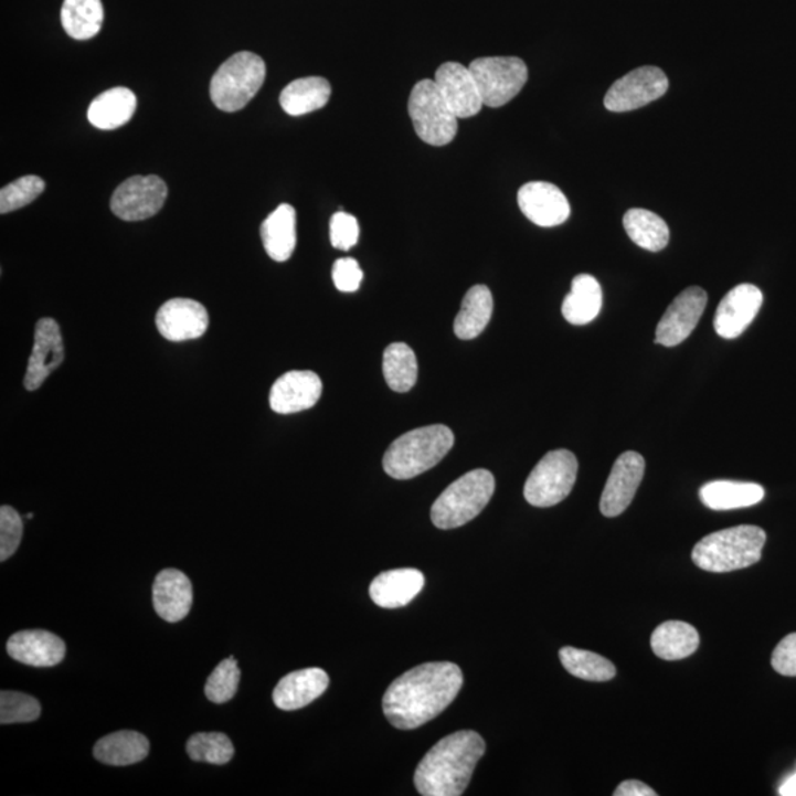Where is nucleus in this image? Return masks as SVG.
I'll list each match as a JSON object with an SVG mask.
<instances>
[{
	"instance_id": "f257e3e1",
	"label": "nucleus",
	"mask_w": 796,
	"mask_h": 796,
	"mask_svg": "<svg viewBox=\"0 0 796 796\" xmlns=\"http://www.w3.org/2000/svg\"><path fill=\"white\" fill-rule=\"evenodd\" d=\"M461 684L464 672L456 664H422L393 681L382 699V710L395 729H417L442 714Z\"/></svg>"
},
{
	"instance_id": "f03ea898",
	"label": "nucleus",
	"mask_w": 796,
	"mask_h": 796,
	"mask_svg": "<svg viewBox=\"0 0 796 796\" xmlns=\"http://www.w3.org/2000/svg\"><path fill=\"white\" fill-rule=\"evenodd\" d=\"M486 742L473 730L448 734L417 765L415 786L424 796H460L468 787Z\"/></svg>"
},
{
	"instance_id": "7ed1b4c3",
	"label": "nucleus",
	"mask_w": 796,
	"mask_h": 796,
	"mask_svg": "<svg viewBox=\"0 0 796 796\" xmlns=\"http://www.w3.org/2000/svg\"><path fill=\"white\" fill-rule=\"evenodd\" d=\"M767 534L763 528L739 526L715 531L693 548L692 561L708 573H732L760 562Z\"/></svg>"
},
{
	"instance_id": "20e7f679",
	"label": "nucleus",
	"mask_w": 796,
	"mask_h": 796,
	"mask_svg": "<svg viewBox=\"0 0 796 796\" xmlns=\"http://www.w3.org/2000/svg\"><path fill=\"white\" fill-rule=\"evenodd\" d=\"M453 444L455 435L446 425L408 431L391 444L382 465L391 478H415L438 465L452 450Z\"/></svg>"
},
{
	"instance_id": "39448f33",
	"label": "nucleus",
	"mask_w": 796,
	"mask_h": 796,
	"mask_svg": "<svg viewBox=\"0 0 796 796\" xmlns=\"http://www.w3.org/2000/svg\"><path fill=\"white\" fill-rule=\"evenodd\" d=\"M496 481L490 470L474 469L456 479L439 495L431 508V519L439 530H453L473 521L495 495Z\"/></svg>"
},
{
	"instance_id": "423d86ee",
	"label": "nucleus",
	"mask_w": 796,
	"mask_h": 796,
	"mask_svg": "<svg viewBox=\"0 0 796 796\" xmlns=\"http://www.w3.org/2000/svg\"><path fill=\"white\" fill-rule=\"evenodd\" d=\"M266 81V64L253 52H237L224 61L210 83L213 104L224 113L246 107Z\"/></svg>"
},
{
	"instance_id": "0eeeda50",
	"label": "nucleus",
	"mask_w": 796,
	"mask_h": 796,
	"mask_svg": "<svg viewBox=\"0 0 796 796\" xmlns=\"http://www.w3.org/2000/svg\"><path fill=\"white\" fill-rule=\"evenodd\" d=\"M407 108L416 135L425 144L444 147L456 138L459 118L443 98L434 81L425 78L416 83L408 98Z\"/></svg>"
},
{
	"instance_id": "6e6552de",
	"label": "nucleus",
	"mask_w": 796,
	"mask_h": 796,
	"mask_svg": "<svg viewBox=\"0 0 796 796\" xmlns=\"http://www.w3.org/2000/svg\"><path fill=\"white\" fill-rule=\"evenodd\" d=\"M579 461L570 450L549 452L527 478L523 497L535 508H551L570 496L577 481Z\"/></svg>"
},
{
	"instance_id": "1a4fd4ad",
	"label": "nucleus",
	"mask_w": 796,
	"mask_h": 796,
	"mask_svg": "<svg viewBox=\"0 0 796 796\" xmlns=\"http://www.w3.org/2000/svg\"><path fill=\"white\" fill-rule=\"evenodd\" d=\"M468 67L484 105L490 108L509 104L528 81L527 65L517 56H487L473 61Z\"/></svg>"
},
{
	"instance_id": "9d476101",
	"label": "nucleus",
	"mask_w": 796,
	"mask_h": 796,
	"mask_svg": "<svg viewBox=\"0 0 796 796\" xmlns=\"http://www.w3.org/2000/svg\"><path fill=\"white\" fill-rule=\"evenodd\" d=\"M167 195L169 189L158 176H134L113 193L112 211L126 222H140L160 213Z\"/></svg>"
},
{
	"instance_id": "9b49d317",
	"label": "nucleus",
	"mask_w": 796,
	"mask_h": 796,
	"mask_svg": "<svg viewBox=\"0 0 796 796\" xmlns=\"http://www.w3.org/2000/svg\"><path fill=\"white\" fill-rule=\"evenodd\" d=\"M668 78L661 68L645 65L618 78L605 95V108L627 113L661 98L668 91Z\"/></svg>"
},
{
	"instance_id": "f8f14e48",
	"label": "nucleus",
	"mask_w": 796,
	"mask_h": 796,
	"mask_svg": "<svg viewBox=\"0 0 796 796\" xmlns=\"http://www.w3.org/2000/svg\"><path fill=\"white\" fill-rule=\"evenodd\" d=\"M707 303L705 289L690 287L680 293L659 320L655 342L664 347H676L688 340L698 327Z\"/></svg>"
},
{
	"instance_id": "ddd939ff",
	"label": "nucleus",
	"mask_w": 796,
	"mask_h": 796,
	"mask_svg": "<svg viewBox=\"0 0 796 796\" xmlns=\"http://www.w3.org/2000/svg\"><path fill=\"white\" fill-rule=\"evenodd\" d=\"M644 475V456L636 452L623 453L615 461L602 492L601 512L606 518L619 517L635 499Z\"/></svg>"
},
{
	"instance_id": "4468645a",
	"label": "nucleus",
	"mask_w": 796,
	"mask_h": 796,
	"mask_svg": "<svg viewBox=\"0 0 796 796\" xmlns=\"http://www.w3.org/2000/svg\"><path fill=\"white\" fill-rule=\"evenodd\" d=\"M64 358V341L60 325L51 318L39 320L36 329H34L32 355H30L28 372L24 376L25 390L41 389L51 373L61 367Z\"/></svg>"
},
{
	"instance_id": "2eb2a0df",
	"label": "nucleus",
	"mask_w": 796,
	"mask_h": 796,
	"mask_svg": "<svg viewBox=\"0 0 796 796\" xmlns=\"http://www.w3.org/2000/svg\"><path fill=\"white\" fill-rule=\"evenodd\" d=\"M763 293L751 284H742L725 294L717 309L714 329L724 340H734L754 322L763 306Z\"/></svg>"
},
{
	"instance_id": "dca6fc26",
	"label": "nucleus",
	"mask_w": 796,
	"mask_h": 796,
	"mask_svg": "<svg viewBox=\"0 0 796 796\" xmlns=\"http://www.w3.org/2000/svg\"><path fill=\"white\" fill-rule=\"evenodd\" d=\"M156 323L158 332L166 340L173 342L197 340L209 329V311L195 300L173 298L158 310Z\"/></svg>"
},
{
	"instance_id": "f3484780",
	"label": "nucleus",
	"mask_w": 796,
	"mask_h": 796,
	"mask_svg": "<svg viewBox=\"0 0 796 796\" xmlns=\"http://www.w3.org/2000/svg\"><path fill=\"white\" fill-rule=\"evenodd\" d=\"M518 204L530 222L542 227H555L565 223L571 206L564 192L553 183L530 182L518 192Z\"/></svg>"
},
{
	"instance_id": "a211bd4d",
	"label": "nucleus",
	"mask_w": 796,
	"mask_h": 796,
	"mask_svg": "<svg viewBox=\"0 0 796 796\" xmlns=\"http://www.w3.org/2000/svg\"><path fill=\"white\" fill-rule=\"evenodd\" d=\"M434 82L457 118L474 117L481 112V94L469 67L459 63L439 65Z\"/></svg>"
},
{
	"instance_id": "6ab92c4d",
	"label": "nucleus",
	"mask_w": 796,
	"mask_h": 796,
	"mask_svg": "<svg viewBox=\"0 0 796 796\" xmlns=\"http://www.w3.org/2000/svg\"><path fill=\"white\" fill-rule=\"evenodd\" d=\"M322 390V381L315 372H287L272 386L269 395L272 411L280 415L307 411L319 402Z\"/></svg>"
},
{
	"instance_id": "aec40b11",
	"label": "nucleus",
	"mask_w": 796,
	"mask_h": 796,
	"mask_svg": "<svg viewBox=\"0 0 796 796\" xmlns=\"http://www.w3.org/2000/svg\"><path fill=\"white\" fill-rule=\"evenodd\" d=\"M191 580L174 569L162 570L152 586V604L156 613L167 623H179L192 608Z\"/></svg>"
},
{
	"instance_id": "412c9836",
	"label": "nucleus",
	"mask_w": 796,
	"mask_h": 796,
	"mask_svg": "<svg viewBox=\"0 0 796 796\" xmlns=\"http://www.w3.org/2000/svg\"><path fill=\"white\" fill-rule=\"evenodd\" d=\"M12 659L25 666L54 667L65 658V644L54 633L24 630L15 633L7 644Z\"/></svg>"
},
{
	"instance_id": "4be33fe9",
	"label": "nucleus",
	"mask_w": 796,
	"mask_h": 796,
	"mask_svg": "<svg viewBox=\"0 0 796 796\" xmlns=\"http://www.w3.org/2000/svg\"><path fill=\"white\" fill-rule=\"evenodd\" d=\"M329 676L322 668H306L289 672L276 684L275 705L283 711H296L310 705L327 692Z\"/></svg>"
},
{
	"instance_id": "5701e85b",
	"label": "nucleus",
	"mask_w": 796,
	"mask_h": 796,
	"mask_svg": "<svg viewBox=\"0 0 796 796\" xmlns=\"http://www.w3.org/2000/svg\"><path fill=\"white\" fill-rule=\"evenodd\" d=\"M424 584L425 577L420 570H391L373 579L369 593L381 608L397 609L411 604Z\"/></svg>"
},
{
	"instance_id": "b1692460",
	"label": "nucleus",
	"mask_w": 796,
	"mask_h": 796,
	"mask_svg": "<svg viewBox=\"0 0 796 796\" xmlns=\"http://www.w3.org/2000/svg\"><path fill=\"white\" fill-rule=\"evenodd\" d=\"M297 214L293 205L283 204L264 220L259 235L264 250L275 262L284 263L291 258L297 245Z\"/></svg>"
},
{
	"instance_id": "393cba45",
	"label": "nucleus",
	"mask_w": 796,
	"mask_h": 796,
	"mask_svg": "<svg viewBox=\"0 0 796 796\" xmlns=\"http://www.w3.org/2000/svg\"><path fill=\"white\" fill-rule=\"evenodd\" d=\"M138 108L136 95L127 87H113L96 96L87 109V118L96 129L114 130L131 120Z\"/></svg>"
},
{
	"instance_id": "a878e982",
	"label": "nucleus",
	"mask_w": 796,
	"mask_h": 796,
	"mask_svg": "<svg viewBox=\"0 0 796 796\" xmlns=\"http://www.w3.org/2000/svg\"><path fill=\"white\" fill-rule=\"evenodd\" d=\"M602 301H604V294H602L601 284L596 278H593L592 275H579L573 279L571 293L562 305V315L566 322L575 325V327H583L599 316Z\"/></svg>"
},
{
	"instance_id": "bb28decb",
	"label": "nucleus",
	"mask_w": 796,
	"mask_h": 796,
	"mask_svg": "<svg viewBox=\"0 0 796 796\" xmlns=\"http://www.w3.org/2000/svg\"><path fill=\"white\" fill-rule=\"evenodd\" d=\"M149 754V741L144 734L120 730L96 742L95 758L114 767L138 764Z\"/></svg>"
},
{
	"instance_id": "cd10ccee",
	"label": "nucleus",
	"mask_w": 796,
	"mask_h": 796,
	"mask_svg": "<svg viewBox=\"0 0 796 796\" xmlns=\"http://www.w3.org/2000/svg\"><path fill=\"white\" fill-rule=\"evenodd\" d=\"M764 496V488L755 482L712 481L699 490V499L712 510L750 508Z\"/></svg>"
},
{
	"instance_id": "c85d7f7f",
	"label": "nucleus",
	"mask_w": 796,
	"mask_h": 796,
	"mask_svg": "<svg viewBox=\"0 0 796 796\" xmlns=\"http://www.w3.org/2000/svg\"><path fill=\"white\" fill-rule=\"evenodd\" d=\"M332 89L327 78L305 77L289 83L280 94V107L289 116L298 117L318 112L328 104Z\"/></svg>"
},
{
	"instance_id": "c756f323",
	"label": "nucleus",
	"mask_w": 796,
	"mask_h": 796,
	"mask_svg": "<svg viewBox=\"0 0 796 796\" xmlns=\"http://www.w3.org/2000/svg\"><path fill=\"white\" fill-rule=\"evenodd\" d=\"M650 646L658 658L679 661L689 658L699 648L697 628L683 622H667L657 627L650 637Z\"/></svg>"
},
{
	"instance_id": "7c9ffc66",
	"label": "nucleus",
	"mask_w": 796,
	"mask_h": 796,
	"mask_svg": "<svg viewBox=\"0 0 796 796\" xmlns=\"http://www.w3.org/2000/svg\"><path fill=\"white\" fill-rule=\"evenodd\" d=\"M492 315V296L486 285H475L465 294L459 315L455 319V333L460 340L481 336Z\"/></svg>"
},
{
	"instance_id": "2f4dec72",
	"label": "nucleus",
	"mask_w": 796,
	"mask_h": 796,
	"mask_svg": "<svg viewBox=\"0 0 796 796\" xmlns=\"http://www.w3.org/2000/svg\"><path fill=\"white\" fill-rule=\"evenodd\" d=\"M61 23L70 38L76 39V41H89L103 29V2L100 0H64Z\"/></svg>"
},
{
	"instance_id": "473e14b6",
	"label": "nucleus",
	"mask_w": 796,
	"mask_h": 796,
	"mask_svg": "<svg viewBox=\"0 0 796 796\" xmlns=\"http://www.w3.org/2000/svg\"><path fill=\"white\" fill-rule=\"evenodd\" d=\"M624 229L630 240L640 248L658 253L670 241V229L664 219L652 211L644 209L628 210L623 219Z\"/></svg>"
},
{
	"instance_id": "72a5a7b5",
	"label": "nucleus",
	"mask_w": 796,
	"mask_h": 796,
	"mask_svg": "<svg viewBox=\"0 0 796 796\" xmlns=\"http://www.w3.org/2000/svg\"><path fill=\"white\" fill-rule=\"evenodd\" d=\"M382 371L386 384L395 393H407L417 381V360L415 353L404 342H394L386 347Z\"/></svg>"
},
{
	"instance_id": "f704fd0d",
	"label": "nucleus",
	"mask_w": 796,
	"mask_h": 796,
	"mask_svg": "<svg viewBox=\"0 0 796 796\" xmlns=\"http://www.w3.org/2000/svg\"><path fill=\"white\" fill-rule=\"evenodd\" d=\"M560 658L565 670L587 681H609L617 676V668L614 664L601 655L577 648H562Z\"/></svg>"
},
{
	"instance_id": "c9c22d12",
	"label": "nucleus",
	"mask_w": 796,
	"mask_h": 796,
	"mask_svg": "<svg viewBox=\"0 0 796 796\" xmlns=\"http://www.w3.org/2000/svg\"><path fill=\"white\" fill-rule=\"evenodd\" d=\"M187 752L197 763L224 765L233 758L235 747L224 733H197L189 737Z\"/></svg>"
},
{
	"instance_id": "e433bc0d",
	"label": "nucleus",
	"mask_w": 796,
	"mask_h": 796,
	"mask_svg": "<svg viewBox=\"0 0 796 796\" xmlns=\"http://www.w3.org/2000/svg\"><path fill=\"white\" fill-rule=\"evenodd\" d=\"M42 714V707L36 698L21 692L3 690L0 693V723H32Z\"/></svg>"
},
{
	"instance_id": "4c0bfd02",
	"label": "nucleus",
	"mask_w": 796,
	"mask_h": 796,
	"mask_svg": "<svg viewBox=\"0 0 796 796\" xmlns=\"http://www.w3.org/2000/svg\"><path fill=\"white\" fill-rule=\"evenodd\" d=\"M241 670L236 659L231 657L220 662L205 683V697L214 703H224L235 697L240 686Z\"/></svg>"
},
{
	"instance_id": "58836bf2",
	"label": "nucleus",
	"mask_w": 796,
	"mask_h": 796,
	"mask_svg": "<svg viewBox=\"0 0 796 796\" xmlns=\"http://www.w3.org/2000/svg\"><path fill=\"white\" fill-rule=\"evenodd\" d=\"M45 191V182L39 176H24L0 191V213L8 214L23 209Z\"/></svg>"
},
{
	"instance_id": "ea45409f",
	"label": "nucleus",
	"mask_w": 796,
	"mask_h": 796,
	"mask_svg": "<svg viewBox=\"0 0 796 796\" xmlns=\"http://www.w3.org/2000/svg\"><path fill=\"white\" fill-rule=\"evenodd\" d=\"M23 539V519L11 506L0 508V561L6 562L20 548Z\"/></svg>"
},
{
	"instance_id": "a19ab883",
	"label": "nucleus",
	"mask_w": 796,
	"mask_h": 796,
	"mask_svg": "<svg viewBox=\"0 0 796 796\" xmlns=\"http://www.w3.org/2000/svg\"><path fill=\"white\" fill-rule=\"evenodd\" d=\"M329 232H331V244L333 248L349 251L353 248L359 241L360 227L358 219H355L354 215L344 213V211H340V213L332 215Z\"/></svg>"
},
{
	"instance_id": "79ce46f5",
	"label": "nucleus",
	"mask_w": 796,
	"mask_h": 796,
	"mask_svg": "<svg viewBox=\"0 0 796 796\" xmlns=\"http://www.w3.org/2000/svg\"><path fill=\"white\" fill-rule=\"evenodd\" d=\"M332 279L341 293H355L362 285L363 272L354 258H340L333 264Z\"/></svg>"
},
{
	"instance_id": "37998d69",
	"label": "nucleus",
	"mask_w": 796,
	"mask_h": 796,
	"mask_svg": "<svg viewBox=\"0 0 796 796\" xmlns=\"http://www.w3.org/2000/svg\"><path fill=\"white\" fill-rule=\"evenodd\" d=\"M772 666L778 675L796 677V633L787 635L776 646L772 657Z\"/></svg>"
},
{
	"instance_id": "c03bdc74",
	"label": "nucleus",
	"mask_w": 796,
	"mask_h": 796,
	"mask_svg": "<svg viewBox=\"0 0 796 796\" xmlns=\"http://www.w3.org/2000/svg\"><path fill=\"white\" fill-rule=\"evenodd\" d=\"M615 796H657V792L639 781H626L614 792Z\"/></svg>"
},
{
	"instance_id": "a18cd8bd",
	"label": "nucleus",
	"mask_w": 796,
	"mask_h": 796,
	"mask_svg": "<svg viewBox=\"0 0 796 796\" xmlns=\"http://www.w3.org/2000/svg\"><path fill=\"white\" fill-rule=\"evenodd\" d=\"M778 795L796 796V773L792 774L789 778H786V782L778 787Z\"/></svg>"
},
{
	"instance_id": "49530a36",
	"label": "nucleus",
	"mask_w": 796,
	"mask_h": 796,
	"mask_svg": "<svg viewBox=\"0 0 796 796\" xmlns=\"http://www.w3.org/2000/svg\"><path fill=\"white\" fill-rule=\"evenodd\" d=\"M33 517H34L33 513H29V514H28V518H29V519H33Z\"/></svg>"
}]
</instances>
